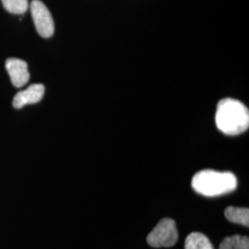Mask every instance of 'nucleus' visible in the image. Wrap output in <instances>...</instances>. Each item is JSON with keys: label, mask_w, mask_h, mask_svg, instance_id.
<instances>
[{"label": "nucleus", "mask_w": 249, "mask_h": 249, "mask_svg": "<svg viewBox=\"0 0 249 249\" xmlns=\"http://www.w3.org/2000/svg\"><path fill=\"white\" fill-rule=\"evenodd\" d=\"M225 217L229 222L249 226V210L248 208L228 207L225 210Z\"/></svg>", "instance_id": "nucleus-7"}, {"label": "nucleus", "mask_w": 249, "mask_h": 249, "mask_svg": "<svg viewBox=\"0 0 249 249\" xmlns=\"http://www.w3.org/2000/svg\"><path fill=\"white\" fill-rule=\"evenodd\" d=\"M178 240L177 223L170 218L160 220L147 237L148 244L155 249L171 248Z\"/></svg>", "instance_id": "nucleus-3"}, {"label": "nucleus", "mask_w": 249, "mask_h": 249, "mask_svg": "<svg viewBox=\"0 0 249 249\" xmlns=\"http://www.w3.org/2000/svg\"><path fill=\"white\" fill-rule=\"evenodd\" d=\"M192 187L203 196H220L235 190L237 178L230 172L202 170L192 178Z\"/></svg>", "instance_id": "nucleus-2"}, {"label": "nucleus", "mask_w": 249, "mask_h": 249, "mask_svg": "<svg viewBox=\"0 0 249 249\" xmlns=\"http://www.w3.org/2000/svg\"><path fill=\"white\" fill-rule=\"evenodd\" d=\"M5 9L12 14H24L29 8L28 0H1Z\"/></svg>", "instance_id": "nucleus-10"}, {"label": "nucleus", "mask_w": 249, "mask_h": 249, "mask_svg": "<svg viewBox=\"0 0 249 249\" xmlns=\"http://www.w3.org/2000/svg\"><path fill=\"white\" fill-rule=\"evenodd\" d=\"M215 122L218 129L228 136L244 133L249 127V111L235 99L221 100L217 106Z\"/></svg>", "instance_id": "nucleus-1"}, {"label": "nucleus", "mask_w": 249, "mask_h": 249, "mask_svg": "<svg viewBox=\"0 0 249 249\" xmlns=\"http://www.w3.org/2000/svg\"><path fill=\"white\" fill-rule=\"evenodd\" d=\"M219 249H249L248 236L234 234L223 239Z\"/></svg>", "instance_id": "nucleus-9"}, {"label": "nucleus", "mask_w": 249, "mask_h": 249, "mask_svg": "<svg viewBox=\"0 0 249 249\" xmlns=\"http://www.w3.org/2000/svg\"><path fill=\"white\" fill-rule=\"evenodd\" d=\"M6 70L9 73L11 83L14 87L20 88L30 80L28 65L18 58H9L6 61Z\"/></svg>", "instance_id": "nucleus-5"}, {"label": "nucleus", "mask_w": 249, "mask_h": 249, "mask_svg": "<svg viewBox=\"0 0 249 249\" xmlns=\"http://www.w3.org/2000/svg\"><path fill=\"white\" fill-rule=\"evenodd\" d=\"M185 249H214V248L205 234L201 232H192L186 239Z\"/></svg>", "instance_id": "nucleus-8"}, {"label": "nucleus", "mask_w": 249, "mask_h": 249, "mask_svg": "<svg viewBox=\"0 0 249 249\" xmlns=\"http://www.w3.org/2000/svg\"><path fill=\"white\" fill-rule=\"evenodd\" d=\"M30 9L37 33L44 38L53 36L54 32L53 17L45 4L40 0H33Z\"/></svg>", "instance_id": "nucleus-4"}, {"label": "nucleus", "mask_w": 249, "mask_h": 249, "mask_svg": "<svg viewBox=\"0 0 249 249\" xmlns=\"http://www.w3.org/2000/svg\"><path fill=\"white\" fill-rule=\"evenodd\" d=\"M45 86L43 84H32L26 89L18 91L13 98V107L20 109L26 105L39 103L45 94Z\"/></svg>", "instance_id": "nucleus-6"}]
</instances>
